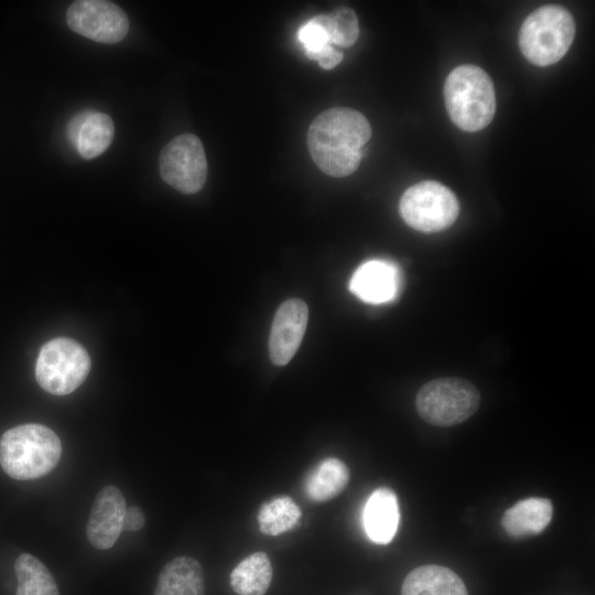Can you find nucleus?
I'll list each match as a JSON object with an SVG mask.
<instances>
[{
    "label": "nucleus",
    "instance_id": "nucleus-4",
    "mask_svg": "<svg viewBox=\"0 0 595 595\" xmlns=\"http://www.w3.org/2000/svg\"><path fill=\"white\" fill-rule=\"evenodd\" d=\"M575 23L561 6H542L529 14L519 31V46L524 57L537 66L559 62L571 47Z\"/></svg>",
    "mask_w": 595,
    "mask_h": 595
},
{
    "label": "nucleus",
    "instance_id": "nucleus-19",
    "mask_svg": "<svg viewBox=\"0 0 595 595\" xmlns=\"http://www.w3.org/2000/svg\"><path fill=\"white\" fill-rule=\"evenodd\" d=\"M298 39L306 56L317 61L324 69L334 68L343 60V53L332 45L327 14L316 15L304 23L298 31Z\"/></svg>",
    "mask_w": 595,
    "mask_h": 595
},
{
    "label": "nucleus",
    "instance_id": "nucleus-21",
    "mask_svg": "<svg viewBox=\"0 0 595 595\" xmlns=\"http://www.w3.org/2000/svg\"><path fill=\"white\" fill-rule=\"evenodd\" d=\"M18 578L17 595H60L48 569L29 553L20 554L14 562Z\"/></svg>",
    "mask_w": 595,
    "mask_h": 595
},
{
    "label": "nucleus",
    "instance_id": "nucleus-23",
    "mask_svg": "<svg viewBox=\"0 0 595 595\" xmlns=\"http://www.w3.org/2000/svg\"><path fill=\"white\" fill-rule=\"evenodd\" d=\"M332 44L349 47L359 35L358 19L354 10L338 7L327 14Z\"/></svg>",
    "mask_w": 595,
    "mask_h": 595
},
{
    "label": "nucleus",
    "instance_id": "nucleus-16",
    "mask_svg": "<svg viewBox=\"0 0 595 595\" xmlns=\"http://www.w3.org/2000/svg\"><path fill=\"white\" fill-rule=\"evenodd\" d=\"M401 595H468L462 578L448 567L428 564L404 578Z\"/></svg>",
    "mask_w": 595,
    "mask_h": 595
},
{
    "label": "nucleus",
    "instance_id": "nucleus-24",
    "mask_svg": "<svg viewBox=\"0 0 595 595\" xmlns=\"http://www.w3.org/2000/svg\"><path fill=\"white\" fill-rule=\"evenodd\" d=\"M145 523V516L140 507L132 506L127 508L123 519V530L139 531Z\"/></svg>",
    "mask_w": 595,
    "mask_h": 595
},
{
    "label": "nucleus",
    "instance_id": "nucleus-2",
    "mask_svg": "<svg viewBox=\"0 0 595 595\" xmlns=\"http://www.w3.org/2000/svg\"><path fill=\"white\" fill-rule=\"evenodd\" d=\"M61 454L60 437L42 424L18 425L0 439V465L10 477L18 480L47 475L60 462Z\"/></svg>",
    "mask_w": 595,
    "mask_h": 595
},
{
    "label": "nucleus",
    "instance_id": "nucleus-5",
    "mask_svg": "<svg viewBox=\"0 0 595 595\" xmlns=\"http://www.w3.org/2000/svg\"><path fill=\"white\" fill-rule=\"evenodd\" d=\"M480 393L468 380L444 377L423 385L415 397L419 415L435 426H452L470 418L478 409Z\"/></svg>",
    "mask_w": 595,
    "mask_h": 595
},
{
    "label": "nucleus",
    "instance_id": "nucleus-12",
    "mask_svg": "<svg viewBox=\"0 0 595 595\" xmlns=\"http://www.w3.org/2000/svg\"><path fill=\"white\" fill-rule=\"evenodd\" d=\"M401 277L396 264L386 260H369L360 264L349 281V291L370 304L388 303L399 293Z\"/></svg>",
    "mask_w": 595,
    "mask_h": 595
},
{
    "label": "nucleus",
    "instance_id": "nucleus-20",
    "mask_svg": "<svg viewBox=\"0 0 595 595\" xmlns=\"http://www.w3.org/2000/svg\"><path fill=\"white\" fill-rule=\"evenodd\" d=\"M272 581V565L264 552L242 559L230 573V585L238 595H263Z\"/></svg>",
    "mask_w": 595,
    "mask_h": 595
},
{
    "label": "nucleus",
    "instance_id": "nucleus-8",
    "mask_svg": "<svg viewBox=\"0 0 595 595\" xmlns=\"http://www.w3.org/2000/svg\"><path fill=\"white\" fill-rule=\"evenodd\" d=\"M161 177L183 194L201 191L207 177V160L201 140L184 133L171 140L159 158Z\"/></svg>",
    "mask_w": 595,
    "mask_h": 595
},
{
    "label": "nucleus",
    "instance_id": "nucleus-17",
    "mask_svg": "<svg viewBox=\"0 0 595 595\" xmlns=\"http://www.w3.org/2000/svg\"><path fill=\"white\" fill-rule=\"evenodd\" d=\"M552 516L553 505L550 499L530 497L507 509L502 515L501 526L509 536L521 538L542 532Z\"/></svg>",
    "mask_w": 595,
    "mask_h": 595
},
{
    "label": "nucleus",
    "instance_id": "nucleus-7",
    "mask_svg": "<svg viewBox=\"0 0 595 595\" xmlns=\"http://www.w3.org/2000/svg\"><path fill=\"white\" fill-rule=\"evenodd\" d=\"M399 212L413 229L437 232L456 220L459 204L454 193L435 181H424L410 186L401 196Z\"/></svg>",
    "mask_w": 595,
    "mask_h": 595
},
{
    "label": "nucleus",
    "instance_id": "nucleus-18",
    "mask_svg": "<svg viewBox=\"0 0 595 595\" xmlns=\"http://www.w3.org/2000/svg\"><path fill=\"white\" fill-rule=\"evenodd\" d=\"M347 465L337 457H327L318 462L306 475L304 491L306 497L316 502H324L338 496L349 482Z\"/></svg>",
    "mask_w": 595,
    "mask_h": 595
},
{
    "label": "nucleus",
    "instance_id": "nucleus-14",
    "mask_svg": "<svg viewBox=\"0 0 595 595\" xmlns=\"http://www.w3.org/2000/svg\"><path fill=\"white\" fill-rule=\"evenodd\" d=\"M399 505L396 493L388 487L375 489L366 501L363 522L368 538L378 544L389 543L399 524Z\"/></svg>",
    "mask_w": 595,
    "mask_h": 595
},
{
    "label": "nucleus",
    "instance_id": "nucleus-22",
    "mask_svg": "<svg viewBox=\"0 0 595 595\" xmlns=\"http://www.w3.org/2000/svg\"><path fill=\"white\" fill-rule=\"evenodd\" d=\"M301 516V508L291 497L280 496L261 505L257 519L260 531L274 537L296 527Z\"/></svg>",
    "mask_w": 595,
    "mask_h": 595
},
{
    "label": "nucleus",
    "instance_id": "nucleus-6",
    "mask_svg": "<svg viewBox=\"0 0 595 595\" xmlns=\"http://www.w3.org/2000/svg\"><path fill=\"white\" fill-rule=\"evenodd\" d=\"M90 367V357L78 342L58 337L45 343L40 349L35 378L46 392L65 396L85 381Z\"/></svg>",
    "mask_w": 595,
    "mask_h": 595
},
{
    "label": "nucleus",
    "instance_id": "nucleus-1",
    "mask_svg": "<svg viewBox=\"0 0 595 595\" xmlns=\"http://www.w3.org/2000/svg\"><path fill=\"white\" fill-rule=\"evenodd\" d=\"M371 137L367 118L357 110L335 107L315 117L307 131V149L317 167L344 177L359 166L363 148Z\"/></svg>",
    "mask_w": 595,
    "mask_h": 595
},
{
    "label": "nucleus",
    "instance_id": "nucleus-11",
    "mask_svg": "<svg viewBox=\"0 0 595 595\" xmlns=\"http://www.w3.org/2000/svg\"><path fill=\"white\" fill-rule=\"evenodd\" d=\"M307 318V306L299 299L286 300L279 306L269 337V355L274 365L284 366L294 356L304 336Z\"/></svg>",
    "mask_w": 595,
    "mask_h": 595
},
{
    "label": "nucleus",
    "instance_id": "nucleus-13",
    "mask_svg": "<svg viewBox=\"0 0 595 595\" xmlns=\"http://www.w3.org/2000/svg\"><path fill=\"white\" fill-rule=\"evenodd\" d=\"M66 133L80 156L90 160L102 154L111 144L115 126L107 113L80 111L68 122Z\"/></svg>",
    "mask_w": 595,
    "mask_h": 595
},
{
    "label": "nucleus",
    "instance_id": "nucleus-3",
    "mask_svg": "<svg viewBox=\"0 0 595 595\" xmlns=\"http://www.w3.org/2000/svg\"><path fill=\"white\" fill-rule=\"evenodd\" d=\"M444 99L451 120L467 132L486 128L496 111L494 84L488 74L475 65H461L448 74Z\"/></svg>",
    "mask_w": 595,
    "mask_h": 595
},
{
    "label": "nucleus",
    "instance_id": "nucleus-10",
    "mask_svg": "<svg viewBox=\"0 0 595 595\" xmlns=\"http://www.w3.org/2000/svg\"><path fill=\"white\" fill-rule=\"evenodd\" d=\"M127 505L121 491L112 485L99 490L86 524V536L98 550L110 549L123 530Z\"/></svg>",
    "mask_w": 595,
    "mask_h": 595
},
{
    "label": "nucleus",
    "instance_id": "nucleus-9",
    "mask_svg": "<svg viewBox=\"0 0 595 595\" xmlns=\"http://www.w3.org/2000/svg\"><path fill=\"white\" fill-rule=\"evenodd\" d=\"M66 22L75 33L104 44L120 42L129 30L126 12L105 0L73 2L67 9Z\"/></svg>",
    "mask_w": 595,
    "mask_h": 595
},
{
    "label": "nucleus",
    "instance_id": "nucleus-15",
    "mask_svg": "<svg viewBox=\"0 0 595 595\" xmlns=\"http://www.w3.org/2000/svg\"><path fill=\"white\" fill-rule=\"evenodd\" d=\"M205 580L199 562L191 556H177L161 570L154 595H204Z\"/></svg>",
    "mask_w": 595,
    "mask_h": 595
}]
</instances>
